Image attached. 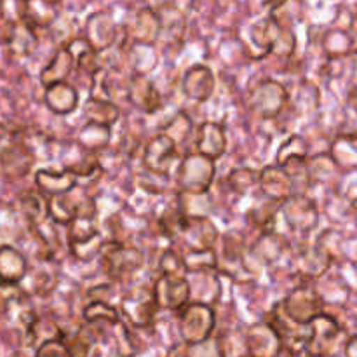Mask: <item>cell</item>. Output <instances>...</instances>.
<instances>
[{"label": "cell", "mask_w": 357, "mask_h": 357, "mask_svg": "<svg viewBox=\"0 0 357 357\" xmlns=\"http://www.w3.org/2000/svg\"><path fill=\"white\" fill-rule=\"evenodd\" d=\"M324 54L330 59H344L354 52V37L349 33L347 28H331L323 35L321 40Z\"/></svg>", "instance_id": "29"}, {"label": "cell", "mask_w": 357, "mask_h": 357, "mask_svg": "<svg viewBox=\"0 0 357 357\" xmlns=\"http://www.w3.org/2000/svg\"><path fill=\"white\" fill-rule=\"evenodd\" d=\"M73 66H75V56L72 54V51L68 47L58 49L49 65H45L40 72V84L47 89L56 84L66 82L68 75L73 72Z\"/></svg>", "instance_id": "23"}, {"label": "cell", "mask_w": 357, "mask_h": 357, "mask_svg": "<svg viewBox=\"0 0 357 357\" xmlns=\"http://www.w3.org/2000/svg\"><path fill=\"white\" fill-rule=\"evenodd\" d=\"M328 153L340 171L345 173L357 171V136H337L331 142Z\"/></svg>", "instance_id": "28"}, {"label": "cell", "mask_w": 357, "mask_h": 357, "mask_svg": "<svg viewBox=\"0 0 357 357\" xmlns=\"http://www.w3.org/2000/svg\"><path fill=\"white\" fill-rule=\"evenodd\" d=\"M248 357H281L284 344L268 321H258L248 328L244 335Z\"/></svg>", "instance_id": "10"}, {"label": "cell", "mask_w": 357, "mask_h": 357, "mask_svg": "<svg viewBox=\"0 0 357 357\" xmlns=\"http://www.w3.org/2000/svg\"><path fill=\"white\" fill-rule=\"evenodd\" d=\"M188 357H225V349L220 337H211L195 345H187Z\"/></svg>", "instance_id": "47"}, {"label": "cell", "mask_w": 357, "mask_h": 357, "mask_svg": "<svg viewBox=\"0 0 357 357\" xmlns=\"http://www.w3.org/2000/svg\"><path fill=\"white\" fill-rule=\"evenodd\" d=\"M195 152L208 159L216 160L227 152V135L223 124L215 121H206L197 126L194 135Z\"/></svg>", "instance_id": "19"}, {"label": "cell", "mask_w": 357, "mask_h": 357, "mask_svg": "<svg viewBox=\"0 0 357 357\" xmlns=\"http://www.w3.org/2000/svg\"><path fill=\"white\" fill-rule=\"evenodd\" d=\"M188 274H208L218 271V253L216 250H195L183 253Z\"/></svg>", "instance_id": "35"}, {"label": "cell", "mask_w": 357, "mask_h": 357, "mask_svg": "<svg viewBox=\"0 0 357 357\" xmlns=\"http://www.w3.org/2000/svg\"><path fill=\"white\" fill-rule=\"evenodd\" d=\"M286 243L282 236L272 232V230H264V234L251 244L248 253H250V258H255L260 264L271 265L282 257Z\"/></svg>", "instance_id": "27"}, {"label": "cell", "mask_w": 357, "mask_h": 357, "mask_svg": "<svg viewBox=\"0 0 357 357\" xmlns=\"http://www.w3.org/2000/svg\"><path fill=\"white\" fill-rule=\"evenodd\" d=\"M216 326V314L209 303L190 302L178 316V331L187 345L201 344L213 337Z\"/></svg>", "instance_id": "3"}, {"label": "cell", "mask_w": 357, "mask_h": 357, "mask_svg": "<svg viewBox=\"0 0 357 357\" xmlns=\"http://www.w3.org/2000/svg\"><path fill=\"white\" fill-rule=\"evenodd\" d=\"M82 317L86 324L91 326H100V324H107L108 328L115 326L121 323V312L115 305L105 302H91L84 307Z\"/></svg>", "instance_id": "32"}, {"label": "cell", "mask_w": 357, "mask_h": 357, "mask_svg": "<svg viewBox=\"0 0 357 357\" xmlns=\"http://www.w3.org/2000/svg\"><path fill=\"white\" fill-rule=\"evenodd\" d=\"M126 98L135 108L143 114H155L162 108V96L149 75L132 73L126 84Z\"/></svg>", "instance_id": "15"}, {"label": "cell", "mask_w": 357, "mask_h": 357, "mask_svg": "<svg viewBox=\"0 0 357 357\" xmlns=\"http://www.w3.org/2000/svg\"><path fill=\"white\" fill-rule=\"evenodd\" d=\"M218 237V229L209 218H188L181 234V239L187 244V251L215 250Z\"/></svg>", "instance_id": "21"}, {"label": "cell", "mask_w": 357, "mask_h": 357, "mask_svg": "<svg viewBox=\"0 0 357 357\" xmlns=\"http://www.w3.org/2000/svg\"><path fill=\"white\" fill-rule=\"evenodd\" d=\"M281 305L293 321L303 324V326H309L314 319L326 312L324 310L326 302L323 300L321 293L309 284H302L291 289V293H288Z\"/></svg>", "instance_id": "7"}, {"label": "cell", "mask_w": 357, "mask_h": 357, "mask_svg": "<svg viewBox=\"0 0 357 357\" xmlns=\"http://www.w3.org/2000/svg\"><path fill=\"white\" fill-rule=\"evenodd\" d=\"M338 136H357V93L349 94L342 108V122Z\"/></svg>", "instance_id": "46"}, {"label": "cell", "mask_w": 357, "mask_h": 357, "mask_svg": "<svg viewBox=\"0 0 357 357\" xmlns=\"http://www.w3.org/2000/svg\"><path fill=\"white\" fill-rule=\"evenodd\" d=\"M119 35V26L110 13L100 10L87 17L84 24V40L91 45L96 52L107 51L115 44Z\"/></svg>", "instance_id": "13"}, {"label": "cell", "mask_w": 357, "mask_h": 357, "mask_svg": "<svg viewBox=\"0 0 357 357\" xmlns=\"http://www.w3.org/2000/svg\"><path fill=\"white\" fill-rule=\"evenodd\" d=\"M164 135L169 136L174 142V145H180L185 139L190 138V135L194 132V126H192V119L188 117L185 112H180L173 117V121H169L164 128Z\"/></svg>", "instance_id": "44"}, {"label": "cell", "mask_w": 357, "mask_h": 357, "mask_svg": "<svg viewBox=\"0 0 357 357\" xmlns=\"http://www.w3.org/2000/svg\"><path fill=\"white\" fill-rule=\"evenodd\" d=\"M35 155L24 143L10 142L0 149V173L10 181L21 180L31 171Z\"/></svg>", "instance_id": "14"}, {"label": "cell", "mask_w": 357, "mask_h": 357, "mask_svg": "<svg viewBox=\"0 0 357 357\" xmlns=\"http://www.w3.org/2000/svg\"><path fill=\"white\" fill-rule=\"evenodd\" d=\"M28 275V261L21 251L13 246L0 248V281L20 284Z\"/></svg>", "instance_id": "26"}, {"label": "cell", "mask_w": 357, "mask_h": 357, "mask_svg": "<svg viewBox=\"0 0 357 357\" xmlns=\"http://www.w3.org/2000/svg\"><path fill=\"white\" fill-rule=\"evenodd\" d=\"M345 357H357V333L351 335L344 345Z\"/></svg>", "instance_id": "52"}, {"label": "cell", "mask_w": 357, "mask_h": 357, "mask_svg": "<svg viewBox=\"0 0 357 357\" xmlns=\"http://www.w3.org/2000/svg\"><path fill=\"white\" fill-rule=\"evenodd\" d=\"M309 357H333V356H309Z\"/></svg>", "instance_id": "54"}, {"label": "cell", "mask_w": 357, "mask_h": 357, "mask_svg": "<svg viewBox=\"0 0 357 357\" xmlns=\"http://www.w3.org/2000/svg\"><path fill=\"white\" fill-rule=\"evenodd\" d=\"M289 101L284 84L274 79H265L253 86L248 93V105L261 119H275Z\"/></svg>", "instance_id": "6"}, {"label": "cell", "mask_w": 357, "mask_h": 357, "mask_svg": "<svg viewBox=\"0 0 357 357\" xmlns=\"http://www.w3.org/2000/svg\"><path fill=\"white\" fill-rule=\"evenodd\" d=\"M310 337L307 344V356H331L337 345L344 340L345 330L337 319L324 312L309 324ZM349 338V337H347Z\"/></svg>", "instance_id": "8"}, {"label": "cell", "mask_w": 357, "mask_h": 357, "mask_svg": "<svg viewBox=\"0 0 357 357\" xmlns=\"http://www.w3.org/2000/svg\"><path fill=\"white\" fill-rule=\"evenodd\" d=\"M162 37V20L160 14L152 7H142L135 16L131 28V38L135 44L153 45Z\"/></svg>", "instance_id": "22"}, {"label": "cell", "mask_w": 357, "mask_h": 357, "mask_svg": "<svg viewBox=\"0 0 357 357\" xmlns=\"http://www.w3.org/2000/svg\"><path fill=\"white\" fill-rule=\"evenodd\" d=\"M176 150L178 146L174 145L173 139L164 132H159L146 143L145 152H143V164L150 173L167 174L171 162L176 155Z\"/></svg>", "instance_id": "18"}, {"label": "cell", "mask_w": 357, "mask_h": 357, "mask_svg": "<svg viewBox=\"0 0 357 357\" xmlns=\"http://www.w3.org/2000/svg\"><path fill=\"white\" fill-rule=\"evenodd\" d=\"M58 13H56V7L52 3L47 2H30L24 3V17L23 21L26 24H30L31 28L37 26H49L52 24V21L56 20Z\"/></svg>", "instance_id": "37"}, {"label": "cell", "mask_w": 357, "mask_h": 357, "mask_svg": "<svg viewBox=\"0 0 357 357\" xmlns=\"http://www.w3.org/2000/svg\"><path fill=\"white\" fill-rule=\"evenodd\" d=\"M159 309L181 310L190 303L192 286L187 278L159 275L152 286Z\"/></svg>", "instance_id": "12"}, {"label": "cell", "mask_w": 357, "mask_h": 357, "mask_svg": "<svg viewBox=\"0 0 357 357\" xmlns=\"http://www.w3.org/2000/svg\"><path fill=\"white\" fill-rule=\"evenodd\" d=\"M105 239L100 232H94L87 237H80V239H68V250L75 260L89 264L94 258L100 257L103 251Z\"/></svg>", "instance_id": "31"}, {"label": "cell", "mask_w": 357, "mask_h": 357, "mask_svg": "<svg viewBox=\"0 0 357 357\" xmlns=\"http://www.w3.org/2000/svg\"><path fill=\"white\" fill-rule=\"evenodd\" d=\"M281 209L286 225L296 234H309L319 223L317 204L305 194H295L282 204Z\"/></svg>", "instance_id": "11"}, {"label": "cell", "mask_w": 357, "mask_h": 357, "mask_svg": "<svg viewBox=\"0 0 357 357\" xmlns=\"http://www.w3.org/2000/svg\"><path fill=\"white\" fill-rule=\"evenodd\" d=\"M188 216L185 215L183 209L180 208V204L176 208L166 209L162 216L159 220V227L162 230L164 236H167L169 239H174V237H181L183 234L185 225H187Z\"/></svg>", "instance_id": "40"}, {"label": "cell", "mask_w": 357, "mask_h": 357, "mask_svg": "<svg viewBox=\"0 0 357 357\" xmlns=\"http://www.w3.org/2000/svg\"><path fill=\"white\" fill-rule=\"evenodd\" d=\"M112 138V128H107V126L100 124H86L79 131V136H77V142L82 146L86 152L96 153L98 150L105 149V146L110 143Z\"/></svg>", "instance_id": "33"}, {"label": "cell", "mask_w": 357, "mask_h": 357, "mask_svg": "<svg viewBox=\"0 0 357 357\" xmlns=\"http://www.w3.org/2000/svg\"><path fill=\"white\" fill-rule=\"evenodd\" d=\"M160 275H169V278H187L188 271L185 265L183 253L176 250H166L160 255L159 260Z\"/></svg>", "instance_id": "43"}, {"label": "cell", "mask_w": 357, "mask_h": 357, "mask_svg": "<svg viewBox=\"0 0 357 357\" xmlns=\"http://www.w3.org/2000/svg\"><path fill=\"white\" fill-rule=\"evenodd\" d=\"M82 114L86 124H100L112 128L121 119V108L107 98L91 96L84 103Z\"/></svg>", "instance_id": "25"}, {"label": "cell", "mask_w": 357, "mask_h": 357, "mask_svg": "<svg viewBox=\"0 0 357 357\" xmlns=\"http://www.w3.org/2000/svg\"><path fill=\"white\" fill-rule=\"evenodd\" d=\"M68 49L72 51V54L75 56V63L79 65L80 70H84L89 75H98L101 70L100 56L98 52L87 44L84 38H77L72 44L68 45Z\"/></svg>", "instance_id": "36"}, {"label": "cell", "mask_w": 357, "mask_h": 357, "mask_svg": "<svg viewBox=\"0 0 357 357\" xmlns=\"http://www.w3.org/2000/svg\"><path fill=\"white\" fill-rule=\"evenodd\" d=\"M23 215L31 225H42L49 218V197L40 190H26L20 199Z\"/></svg>", "instance_id": "30"}, {"label": "cell", "mask_w": 357, "mask_h": 357, "mask_svg": "<svg viewBox=\"0 0 357 357\" xmlns=\"http://www.w3.org/2000/svg\"><path fill=\"white\" fill-rule=\"evenodd\" d=\"M35 185L47 197H61L68 195L79 187V178L70 167L63 171L38 169L35 173Z\"/></svg>", "instance_id": "20"}, {"label": "cell", "mask_w": 357, "mask_h": 357, "mask_svg": "<svg viewBox=\"0 0 357 357\" xmlns=\"http://www.w3.org/2000/svg\"><path fill=\"white\" fill-rule=\"evenodd\" d=\"M258 188L268 201L275 202V204H284L295 195V183L279 164L260 169Z\"/></svg>", "instance_id": "16"}, {"label": "cell", "mask_w": 357, "mask_h": 357, "mask_svg": "<svg viewBox=\"0 0 357 357\" xmlns=\"http://www.w3.org/2000/svg\"><path fill=\"white\" fill-rule=\"evenodd\" d=\"M100 258L105 274L114 282H122L124 279H128L129 275L138 272L145 261L142 250L119 243V241L105 243Z\"/></svg>", "instance_id": "4"}, {"label": "cell", "mask_w": 357, "mask_h": 357, "mask_svg": "<svg viewBox=\"0 0 357 357\" xmlns=\"http://www.w3.org/2000/svg\"><path fill=\"white\" fill-rule=\"evenodd\" d=\"M333 261V248L328 244V230H324L316 243L305 246L300 251L298 258H296V268L305 279L316 281V279H321L330 271Z\"/></svg>", "instance_id": "9"}, {"label": "cell", "mask_w": 357, "mask_h": 357, "mask_svg": "<svg viewBox=\"0 0 357 357\" xmlns=\"http://www.w3.org/2000/svg\"><path fill=\"white\" fill-rule=\"evenodd\" d=\"M131 59H132V66H135V73H139V75H149L150 70H153L157 66L159 56H157L155 47H153V45L135 44L131 49Z\"/></svg>", "instance_id": "41"}, {"label": "cell", "mask_w": 357, "mask_h": 357, "mask_svg": "<svg viewBox=\"0 0 357 357\" xmlns=\"http://www.w3.org/2000/svg\"><path fill=\"white\" fill-rule=\"evenodd\" d=\"M216 89V77L208 65H192L181 77V91L197 103H206Z\"/></svg>", "instance_id": "17"}, {"label": "cell", "mask_w": 357, "mask_h": 357, "mask_svg": "<svg viewBox=\"0 0 357 357\" xmlns=\"http://www.w3.org/2000/svg\"><path fill=\"white\" fill-rule=\"evenodd\" d=\"M338 251H340V255L349 264L357 265V232L349 237H342Z\"/></svg>", "instance_id": "51"}, {"label": "cell", "mask_w": 357, "mask_h": 357, "mask_svg": "<svg viewBox=\"0 0 357 357\" xmlns=\"http://www.w3.org/2000/svg\"><path fill=\"white\" fill-rule=\"evenodd\" d=\"M166 357H188V354H187V344L174 345V347L169 351V354H167Z\"/></svg>", "instance_id": "53"}, {"label": "cell", "mask_w": 357, "mask_h": 357, "mask_svg": "<svg viewBox=\"0 0 357 357\" xmlns=\"http://www.w3.org/2000/svg\"><path fill=\"white\" fill-rule=\"evenodd\" d=\"M225 181L230 190L243 195L248 190H251V188L258 187V183H260V171L253 169V167H239V169L230 171Z\"/></svg>", "instance_id": "39"}, {"label": "cell", "mask_w": 357, "mask_h": 357, "mask_svg": "<svg viewBox=\"0 0 357 357\" xmlns=\"http://www.w3.org/2000/svg\"><path fill=\"white\" fill-rule=\"evenodd\" d=\"M216 164L215 160L201 155L197 152L187 153L181 159L176 173V183L180 194L204 195L209 194L213 181H215Z\"/></svg>", "instance_id": "2"}, {"label": "cell", "mask_w": 357, "mask_h": 357, "mask_svg": "<svg viewBox=\"0 0 357 357\" xmlns=\"http://www.w3.org/2000/svg\"><path fill=\"white\" fill-rule=\"evenodd\" d=\"M309 169H310V183L319 181H328L338 173L337 164L330 157V153H319V155H312L309 159Z\"/></svg>", "instance_id": "42"}, {"label": "cell", "mask_w": 357, "mask_h": 357, "mask_svg": "<svg viewBox=\"0 0 357 357\" xmlns=\"http://www.w3.org/2000/svg\"><path fill=\"white\" fill-rule=\"evenodd\" d=\"M26 291L20 284H7L0 282V312H6L13 307V303L21 302Z\"/></svg>", "instance_id": "50"}, {"label": "cell", "mask_w": 357, "mask_h": 357, "mask_svg": "<svg viewBox=\"0 0 357 357\" xmlns=\"http://www.w3.org/2000/svg\"><path fill=\"white\" fill-rule=\"evenodd\" d=\"M309 155V149H307V143L302 136L295 135L291 138H288V142L282 143V146L278 152V164L282 166L284 162L291 159H307Z\"/></svg>", "instance_id": "45"}, {"label": "cell", "mask_w": 357, "mask_h": 357, "mask_svg": "<svg viewBox=\"0 0 357 357\" xmlns=\"http://www.w3.org/2000/svg\"><path fill=\"white\" fill-rule=\"evenodd\" d=\"M115 335V342H117V351L122 357H132L136 354V345L132 342L131 333H129L128 326L124 323H119L115 326H112Z\"/></svg>", "instance_id": "49"}, {"label": "cell", "mask_w": 357, "mask_h": 357, "mask_svg": "<svg viewBox=\"0 0 357 357\" xmlns=\"http://www.w3.org/2000/svg\"><path fill=\"white\" fill-rule=\"evenodd\" d=\"M250 38L253 47L258 49L257 58H267L268 54L291 56L296 49L293 30L278 24L271 16L257 21L250 28Z\"/></svg>", "instance_id": "1"}, {"label": "cell", "mask_w": 357, "mask_h": 357, "mask_svg": "<svg viewBox=\"0 0 357 357\" xmlns=\"http://www.w3.org/2000/svg\"><path fill=\"white\" fill-rule=\"evenodd\" d=\"M35 357H73L63 337L51 338L35 349Z\"/></svg>", "instance_id": "48"}, {"label": "cell", "mask_w": 357, "mask_h": 357, "mask_svg": "<svg viewBox=\"0 0 357 357\" xmlns=\"http://www.w3.org/2000/svg\"><path fill=\"white\" fill-rule=\"evenodd\" d=\"M79 201L72 194L61 197H49V218L58 225H70L77 218Z\"/></svg>", "instance_id": "34"}, {"label": "cell", "mask_w": 357, "mask_h": 357, "mask_svg": "<svg viewBox=\"0 0 357 357\" xmlns=\"http://www.w3.org/2000/svg\"><path fill=\"white\" fill-rule=\"evenodd\" d=\"M157 300L153 296V289L146 286H136L129 289L119 300V312L135 328H149L155 321Z\"/></svg>", "instance_id": "5"}, {"label": "cell", "mask_w": 357, "mask_h": 357, "mask_svg": "<svg viewBox=\"0 0 357 357\" xmlns=\"http://www.w3.org/2000/svg\"><path fill=\"white\" fill-rule=\"evenodd\" d=\"M44 103L52 114L70 115L79 107V93L68 82L56 84V86H51L45 89Z\"/></svg>", "instance_id": "24"}, {"label": "cell", "mask_w": 357, "mask_h": 357, "mask_svg": "<svg viewBox=\"0 0 357 357\" xmlns=\"http://www.w3.org/2000/svg\"><path fill=\"white\" fill-rule=\"evenodd\" d=\"M94 326L91 324H86L84 328H80L79 331H75L73 335H65L63 333V340L68 345L70 352H72L73 357H89L91 351L94 347V342H96V337H94Z\"/></svg>", "instance_id": "38"}, {"label": "cell", "mask_w": 357, "mask_h": 357, "mask_svg": "<svg viewBox=\"0 0 357 357\" xmlns=\"http://www.w3.org/2000/svg\"><path fill=\"white\" fill-rule=\"evenodd\" d=\"M0 282H2V281H0Z\"/></svg>", "instance_id": "55"}]
</instances>
